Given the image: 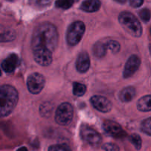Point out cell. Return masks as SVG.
<instances>
[{"mask_svg":"<svg viewBox=\"0 0 151 151\" xmlns=\"http://www.w3.org/2000/svg\"><path fill=\"white\" fill-rule=\"evenodd\" d=\"M140 63H141V60L138 56L135 55H131L127 60L126 64H125L123 72L124 78H128L133 76L139 68Z\"/></svg>","mask_w":151,"mask_h":151,"instance_id":"30bf717a","label":"cell"},{"mask_svg":"<svg viewBox=\"0 0 151 151\" xmlns=\"http://www.w3.org/2000/svg\"><path fill=\"white\" fill-rule=\"evenodd\" d=\"M45 85V78L39 73H32L27 78V86L30 93L39 94Z\"/></svg>","mask_w":151,"mask_h":151,"instance_id":"52a82bcc","label":"cell"},{"mask_svg":"<svg viewBox=\"0 0 151 151\" xmlns=\"http://www.w3.org/2000/svg\"><path fill=\"white\" fill-rule=\"evenodd\" d=\"M86 91V86L84 84L80 83H73V94L77 97H81Z\"/></svg>","mask_w":151,"mask_h":151,"instance_id":"d6986e66","label":"cell"},{"mask_svg":"<svg viewBox=\"0 0 151 151\" xmlns=\"http://www.w3.org/2000/svg\"><path fill=\"white\" fill-rule=\"evenodd\" d=\"M19 64V58L17 55L10 54L7 58L3 60L1 67L3 70L7 73H12L15 71Z\"/></svg>","mask_w":151,"mask_h":151,"instance_id":"7c38bea8","label":"cell"},{"mask_svg":"<svg viewBox=\"0 0 151 151\" xmlns=\"http://www.w3.org/2000/svg\"><path fill=\"white\" fill-rule=\"evenodd\" d=\"M130 4L133 7H139L142 5L143 0H129Z\"/></svg>","mask_w":151,"mask_h":151,"instance_id":"83f0119b","label":"cell"},{"mask_svg":"<svg viewBox=\"0 0 151 151\" xmlns=\"http://www.w3.org/2000/svg\"><path fill=\"white\" fill-rule=\"evenodd\" d=\"M106 43L108 50H110L114 54L119 52L120 50V44L118 41H114V40H109V41H106Z\"/></svg>","mask_w":151,"mask_h":151,"instance_id":"ffe728a7","label":"cell"},{"mask_svg":"<svg viewBox=\"0 0 151 151\" xmlns=\"http://www.w3.org/2000/svg\"><path fill=\"white\" fill-rule=\"evenodd\" d=\"M136 89L134 87H125L119 93V99L124 103H128L131 101L136 97Z\"/></svg>","mask_w":151,"mask_h":151,"instance_id":"2e32d148","label":"cell"},{"mask_svg":"<svg viewBox=\"0 0 151 151\" xmlns=\"http://www.w3.org/2000/svg\"><path fill=\"white\" fill-rule=\"evenodd\" d=\"M16 38L14 29L0 24V42H10Z\"/></svg>","mask_w":151,"mask_h":151,"instance_id":"5bb4252c","label":"cell"},{"mask_svg":"<svg viewBox=\"0 0 151 151\" xmlns=\"http://www.w3.org/2000/svg\"><path fill=\"white\" fill-rule=\"evenodd\" d=\"M130 141L132 143L133 145L136 147L137 150H139L141 149L142 146V139L141 137L138 135V134H134L130 137Z\"/></svg>","mask_w":151,"mask_h":151,"instance_id":"603a6c76","label":"cell"},{"mask_svg":"<svg viewBox=\"0 0 151 151\" xmlns=\"http://www.w3.org/2000/svg\"><path fill=\"white\" fill-rule=\"evenodd\" d=\"M73 107L69 103H63L58 106L55 113V121L60 125H66L73 118Z\"/></svg>","mask_w":151,"mask_h":151,"instance_id":"5b68a950","label":"cell"},{"mask_svg":"<svg viewBox=\"0 0 151 151\" xmlns=\"http://www.w3.org/2000/svg\"><path fill=\"white\" fill-rule=\"evenodd\" d=\"M91 103L94 109L103 113L109 112L112 109V104L110 100L103 96H93L91 98Z\"/></svg>","mask_w":151,"mask_h":151,"instance_id":"9c48e42d","label":"cell"},{"mask_svg":"<svg viewBox=\"0 0 151 151\" xmlns=\"http://www.w3.org/2000/svg\"><path fill=\"white\" fill-rule=\"evenodd\" d=\"M41 109H46V111H44L43 112H41V114L42 115H48L50 114V112L52 111V108L50 105H49L48 103H44V105L41 106V109Z\"/></svg>","mask_w":151,"mask_h":151,"instance_id":"4316f807","label":"cell"},{"mask_svg":"<svg viewBox=\"0 0 151 151\" xmlns=\"http://www.w3.org/2000/svg\"><path fill=\"white\" fill-rule=\"evenodd\" d=\"M90 67V58L86 52H83L78 56L76 61V69L81 73H85Z\"/></svg>","mask_w":151,"mask_h":151,"instance_id":"4fadbf2b","label":"cell"},{"mask_svg":"<svg viewBox=\"0 0 151 151\" xmlns=\"http://www.w3.org/2000/svg\"><path fill=\"white\" fill-rule=\"evenodd\" d=\"M75 0H57L55 1V6L58 8L67 10L73 5Z\"/></svg>","mask_w":151,"mask_h":151,"instance_id":"44dd1931","label":"cell"},{"mask_svg":"<svg viewBox=\"0 0 151 151\" xmlns=\"http://www.w3.org/2000/svg\"><path fill=\"white\" fill-rule=\"evenodd\" d=\"M114 1H116V2L120 3V4H124V3L126 2L127 0H114Z\"/></svg>","mask_w":151,"mask_h":151,"instance_id":"f546056e","label":"cell"},{"mask_svg":"<svg viewBox=\"0 0 151 151\" xmlns=\"http://www.w3.org/2000/svg\"><path fill=\"white\" fill-rule=\"evenodd\" d=\"M101 6L100 0H85L81 5V9L88 13L98 11Z\"/></svg>","mask_w":151,"mask_h":151,"instance_id":"9a60e30c","label":"cell"},{"mask_svg":"<svg viewBox=\"0 0 151 151\" xmlns=\"http://www.w3.org/2000/svg\"><path fill=\"white\" fill-rule=\"evenodd\" d=\"M137 108L141 111H150V95H146L142 97L137 103Z\"/></svg>","mask_w":151,"mask_h":151,"instance_id":"ac0fdd59","label":"cell"},{"mask_svg":"<svg viewBox=\"0 0 151 151\" xmlns=\"http://www.w3.org/2000/svg\"><path fill=\"white\" fill-rule=\"evenodd\" d=\"M103 129L107 134L114 138L122 139L126 137V133L122 129V127L114 121H105L103 123Z\"/></svg>","mask_w":151,"mask_h":151,"instance_id":"ba28073f","label":"cell"},{"mask_svg":"<svg viewBox=\"0 0 151 151\" xmlns=\"http://www.w3.org/2000/svg\"><path fill=\"white\" fill-rule=\"evenodd\" d=\"M140 18L142 20L145 22H148L150 19V11L148 9H142L141 11L139 13Z\"/></svg>","mask_w":151,"mask_h":151,"instance_id":"cb8c5ba5","label":"cell"},{"mask_svg":"<svg viewBox=\"0 0 151 151\" xmlns=\"http://www.w3.org/2000/svg\"><path fill=\"white\" fill-rule=\"evenodd\" d=\"M102 148L105 150L108 151H118L119 150V147H118L116 145L114 144V143H106L103 145Z\"/></svg>","mask_w":151,"mask_h":151,"instance_id":"484cf974","label":"cell"},{"mask_svg":"<svg viewBox=\"0 0 151 151\" xmlns=\"http://www.w3.org/2000/svg\"><path fill=\"white\" fill-rule=\"evenodd\" d=\"M107 50L108 48L107 46H106V41H97L92 48L93 54L96 58H101L104 57L106 55Z\"/></svg>","mask_w":151,"mask_h":151,"instance_id":"e0dca14e","label":"cell"},{"mask_svg":"<svg viewBox=\"0 0 151 151\" xmlns=\"http://www.w3.org/2000/svg\"><path fill=\"white\" fill-rule=\"evenodd\" d=\"M19 94L16 88L10 85L0 86V117L8 116L16 106Z\"/></svg>","mask_w":151,"mask_h":151,"instance_id":"7a4b0ae2","label":"cell"},{"mask_svg":"<svg viewBox=\"0 0 151 151\" xmlns=\"http://www.w3.org/2000/svg\"><path fill=\"white\" fill-rule=\"evenodd\" d=\"M86 30L85 24L81 21L74 22L70 24L66 32V41L68 44L75 46L82 39Z\"/></svg>","mask_w":151,"mask_h":151,"instance_id":"277c9868","label":"cell"},{"mask_svg":"<svg viewBox=\"0 0 151 151\" xmlns=\"http://www.w3.org/2000/svg\"><path fill=\"white\" fill-rule=\"evenodd\" d=\"M119 22L122 27L132 36L139 38L142 33L141 23L137 17L131 13L124 11L119 14Z\"/></svg>","mask_w":151,"mask_h":151,"instance_id":"3957f363","label":"cell"},{"mask_svg":"<svg viewBox=\"0 0 151 151\" xmlns=\"http://www.w3.org/2000/svg\"><path fill=\"white\" fill-rule=\"evenodd\" d=\"M9 1H12V0H9Z\"/></svg>","mask_w":151,"mask_h":151,"instance_id":"1f68e13d","label":"cell"},{"mask_svg":"<svg viewBox=\"0 0 151 151\" xmlns=\"http://www.w3.org/2000/svg\"><path fill=\"white\" fill-rule=\"evenodd\" d=\"M58 43L57 28L50 22H44L37 27L32 34L31 47L35 50H48L53 52Z\"/></svg>","mask_w":151,"mask_h":151,"instance_id":"6da1fadb","label":"cell"},{"mask_svg":"<svg viewBox=\"0 0 151 151\" xmlns=\"http://www.w3.org/2000/svg\"><path fill=\"white\" fill-rule=\"evenodd\" d=\"M35 61L42 66H47L52 62V52L48 50L32 51Z\"/></svg>","mask_w":151,"mask_h":151,"instance_id":"8fae6325","label":"cell"},{"mask_svg":"<svg viewBox=\"0 0 151 151\" xmlns=\"http://www.w3.org/2000/svg\"><path fill=\"white\" fill-rule=\"evenodd\" d=\"M49 150L52 151H66V150H71V148L66 145H53L49 148Z\"/></svg>","mask_w":151,"mask_h":151,"instance_id":"d4e9b609","label":"cell"},{"mask_svg":"<svg viewBox=\"0 0 151 151\" xmlns=\"http://www.w3.org/2000/svg\"><path fill=\"white\" fill-rule=\"evenodd\" d=\"M151 119L150 117H148L142 122L141 125V130L143 133L147 134L148 136L151 135Z\"/></svg>","mask_w":151,"mask_h":151,"instance_id":"7402d4cb","label":"cell"},{"mask_svg":"<svg viewBox=\"0 0 151 151\" xmlns=\"http://www.w3.org/2000/svg\"><path fill=\"white\" fill-rule=\"evenodd\" d=\"M1 75V69H0V76Z\"/></svg>","mask_w":151,"mask_h":151,"instance_id":"4dcf8cb0","label":"cell"},{"mask_svg":"<svg viewBox=\"0 0 151 151\" xmlns=\"http://www.w3.org/2000/svg\"><path fill=\"white\" fill-rule=\"evenodd\" d=\"M81 138L92 147H97L102 142V137L98 132L88 125H83L81 128Z\"/></svg>","mask_w":151,"mask_h":151,"instance_id":"8992f818","label":"cell"},{"mask_svg":"<svg viewBox=\"0 0 151 151\" xmlns=\"http://www.w3.org/2000/svg\"><path fill=\"white\" fill-rule=\"evenodd\" d=\"M52 0H34V2L38 6H46L50 4Z\"/></svg>","mask_w":151,"mask_h":151,"instance_id":"f1b7e54d","label":"cell"}]
</instances>
